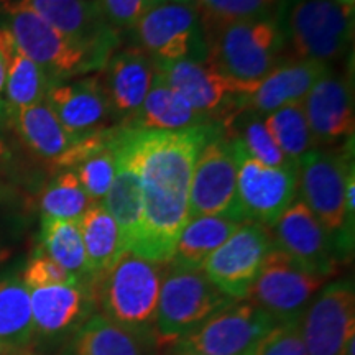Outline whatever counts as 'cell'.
I'll return each instance as SVG.
<instances>
[{"mask_svg":"<svg viewBox=\"0 0 355 355\" xmlns=\"http://www.w3.org/2000/svg\"><path fill=\"white\" fill-rule=\"evenodd\" d=\"M212 123L180 132L140 130L144 216L130 252L168 263L189 220V188L194 162Z\"/></svg>","mask_w":355,"mask_h":355,"instance_id":"6da1fadb","label":"cell"},{"mask_svg":"<svg viewBox=\"0 0 355 355\" xmlns=\"http://www.w3.org/2000/svg\"><path fill=\"white\" fill-rule=\"evenodd\" d=\"M168 263L127 250L107 272L89 279L92 300L102 316L153 343L159 290Z\"/></svg>","mask_w":355,"mask_h":355,"instance_id":"7a4b0ae2","label":"cell"},{"mask_svg":"<svg viewBox=\"0 0 355 355\" xmlns=\"http://www.w3.org/2000/svg\"><path fill=\"white\" fill-rule=\"evenodd\" d=\"M273 20L283 43V61L329 66L347 53L354 37V8L334 0H279Z\"/></svg>","mask_w":355,"mask_h":355,"instance_id":"3957f363","label":"cell"},{"mask_svg":"<svg viewBox=\"0 0 355 355\" xmlns=\"http://www.w3.org/2000/svg\"><path fill=\"white\" fill-rule=\"evenodd\" d=\"M206 60L241 94H248L283 63V43L273 17L239 20L202 33Z\"/></svg>","mask_w":355,"mask_h":355,"instance_id":"277c9868","label":"cell"},{"mask_svg":"<svg viewBox=\"0 0 355 355\" xmlns=\"http://www.w3.org/2000/svg\"><path fill=\"white\" fill-rule=\"evenodd\" d=\"M352 144L314 148L298 162L301 201L336 239L339 250H347L354 239L345 214V186L354 171Z\"/></svg>","mask_w":355,"mask_h":355,"instance_id":"5b68a950","label":"cell"},{"mask_svg":"<svg viewBox=\"0 0 355 355\" xmlns=\"http://www.w3.org/2000/svg\"><path fill=\"white\" fill-rule=\"evenodd\" d=\"M232 301L237 300L212 285L202 268H178L168 263L159 290L153 343L162 349L175 347L184 336Z\"/></svg>","mask_w":355,"mask_h":355,"instance_id":"8992f818","label":"cell"},{"mask_svg":"<svg viewBox=\"0 0 355 355\" xmlns=\"http://www.w3.org/2000/svg\"><path fill=\"white\" fill-rule=\"evenodd\" d=\"M220 216L241 222L237 209V162L232 144L212 123L194 162L189 188V219Z\"/></svg>","mask_w":355,"mask_h":355,"instance_id":"52a82bcc","label":"cell"},{"mask_svg":"<svg viewBox=\"0 0 355 355\" xmlns=\"http://www.w3.org/2000/svg\"><path fill=\"white\" fill-rule=\"evenodd\" d=\"M329 279L327 275L304 268L282 248L273 245L245 300L268 313L277 322L298 319Z\"/></svg>","mask_w":355,"mask_h":355,"instance_id":"ba28073f","label":"cell"},{"mask_svg":"<svg viewBox=\"0 0 355 355\" xmlns=\"http://www.w3.org/2000/svg\"><path fill=\"white\" fill-rule=\"evenodd\" d=\"M26 10L55 26L92 58L97 69L107 64L119 35L105 21L96 0H0V12Z\"/></svg>","mask_w":355,"mask_h":355,"instance_id":"9c48e42d","label":"cell"},{"mask_svg":"<svg viewBox=\"0 0 355 355\" xmlns=\"http://www.w3.org/2000/svg\"><path fill=\"white\" fill-rule=\"evenodd\" d=\"M230 144L237 162L239 219L272 229L298 194V168L266 166L235 140Z\"/></svg>","mask_w":355,"mask_h":355,"instance_id":"30bf717a","label":"cell"},{"mask_svg":"<svg viewBox=\"0 0 355 355\" xmlns=\"http://www.w3.org/2000/svg\"><path fill=\"white\" fill-rule=\"evenodd\" d=\"M132 30L137 48L155 63L207 58L198 13L188 2H163L150 7Z\"/></svg>","mask_w":355,"mask_h":355,"instance_id":"8fae6325","label":"cell"},{"mask_svg":"<svg viewBox=\"0 0 355 355\" xmlns=\"http://www.w3.org/2000/svg\"><path fill=\"white\" fill-rule=\"evenodd\" d=\"M275 324L268 313L250 301H232L173 349L199 355H247Z\"/></svg>","mask_w":355,"mask_h":355,"instance_id":"7c38bea8","label":"cell"},{"mask_svg":"<svg viewBox=\"0 0 355 355\" xmlns=\"http://www.w3.org/2000/svg\"><path fill=\"white\" fill-rule=\"evenodd\" d=\"M8 26L17 50L37 63L51 84L61 83L78 74L99 71L92 58L74 44L55 26L26 10L7 13Z\"/></svg>","mask_w":355,"mask_h":355,"instance_id":"4fadbf2b","label":"cell"},{"mask_svg":"<svg viewBox=\"0 0 355 355\" xmlns=\"http://www.w3.org/2000/svg\"><path fill=\"white\" fill-rule=\"evenodd\" d=\"M272 247V230L260 224L243 222L212 252L202 265V272L229 298L245 300Z\"/></svg>","mask_w":355,"mask_h":355,"instance_id":"5bb4252c","label":"cell"},{"mask_svg":"<svg viewBox=\"0 0 355 355\" xmlns=\"http://www.w3.org/2000/svg\"><path fill=\"white\" fill-rule=\"evenodd\" d=\"M308 355H339L355 336V291L352 282L340 279L318 293L300 318Z\"/></svg>","mask_w":355,"mask_h":355,"instance_id":"9a60e30c","label":"cell"},{"mask_svg":"<svg viewBox=\"0 0 355 355\" xmlns=\"http://www.w3.org/2000/svg\"><path fill=\"white\" fill-rule=\"evenodd\" d=\"M162 78L170 84L199 115L212 123L224 125L237 114L235 89L207 60H180L155 63Z\"/></svg>","mask_w":355,"mask_h":355,"instance_id":"2e32d148","label":"cell"},{"mask_svg":"<svg viewBox=\"0 0 355 355\" xmlns=\"http://www.w3.org/2000/svg\"><path fill=\"white\" fill-rule=\"evenodd\" d=\"M303 107L316 148L354 139V87L347 74L327 69L306 94Z\"/></svg>","mask_w":355,"mask_h":355,"instance_id":"e0dca14e","label":"cell"},{"mask_svg":"<svg viewBox=\"0 0 355 355\" xmlns=\"http://www.w3.org/2000/svg\"><path fill=\"white\" fill-rule=\"evenodd\" d=\"M140 162V130L122 127L117 140L115 176L102 204L117 222L127 250H132L139 241L144 216Z\"/></svg>","mask_w":355,"mask_h":355,"instance_id":"ac0fdd59","label":"cell"},{"mask_svg":"<svg viewBox=\"0 0 355 355\" xmlns=\"http://www.w3.org/2000/svg\"><path fill=\"white\" fill-rule=\"evenodd\" d=\"M273 229V245L282 248L304 268L327 277L336 273L339 252L336 239L301 199L288 206Z\"/></svg>","mask_w":355,"mask_h":355,"instance_id":"d6986e66","label":"cell"},{"mask_svg":"<svg viewBox=\"0 0 355 355\" xmlns=\"http://www.w3.org/2000/svg\"><path fill=\"white\" fill-rule=\"evenodd\" d=\"M44 101L64 130L76 140L114 128L117 121L97 74L74 83L53 84Z\"/></svg>","mask_w":355,"mask_h":355,"instance_id":"ffe728a7","label":"cell"},{"mask_svg":"<svg viewBox=\"0 0 355 355\" xmlns=\"http://www.w3.org/2000/svg\"><path fill=\"white\" fill-rule=\"evenodd\" d=\"M102 71L99 78L115 117L121 121V127L127 128L152 89L157 64L140 48L133 46L110 56Z\"/></svg>","mask_w":355,"mask_h":355,"instance_id":"44dd1931","label":"cell"},{"mask_svg":"<svg viewBox=\"0 0 355 355\" xmlns=\"http://www.w3.org/2000/svg\"><path fill=\"white\" fill-rule=\"evenodd\" d=\"M329 69L314 61H283L248 94H239L237 112L265 115L288 104L301 102L319 78Z\"/></svg>","mask_w":355,"mask_h":355,"instance_id":"7402d4cb","label":"cell"},{"mask_svg":"<svg viewBox=\"0 0 355 355\" xmlns=\"http://www.w3.org/2000/svg\"><path fill=\"white\" fill-rule=\"evenodd\" d=\"M30 304L35 331L43 336H58L86 319L94 306L87 283L51 285L30 290Z\"/></svg>","mask_w":355,"mask_h":355,"instance_id":"603a6c76","label":"cell"},{"mask_svg":"<svg viewBox=\"0 0 355 355\" xmlns=\"http://www.w3.org/2000/svg\"><path fill=\"white\" fill-rule=\"evenodd\" d=\"M212 123L199 115L170 84L155 74L152 89L127 128L145 132H180Z\"/></svg>","mask_w":355,"mask_h":355,"instance_id":"cb8c5ba5","label":"cell"},{"mask_svg":"<svg viewBox=\"0 0 355 355\" xmlns=\"http://www.w3.org/2000/svg\"><path fill=\"white\" fill-rule=\"evenodd\" d=\"M7 121L19 135L21 144L35 157L51 166H55L58 159L76 141L64 130L46 101L8 114Z\"/></svg>","mask_w":355,"mask_h":355,"instance_id":"d4e9b609","label":"cell"},{"mask_svg":"<svg viewBox=\"0 0 355 355\" xmlns=\"http://www.w3.org/2000/svg\"><path fill=\"white\" fill-rule=\"evenodd\" d=\"M89 279L99 277L112 266L127 248L123 245L117 222L102 202H92L78 219Z\"/></svg>","mask_w":355,"mask_h":355,"instance_id":"484cf974","label":"cell"},{"mask_svg":"<svg viewBox=\"0 0 355 355\" xmlns=\"http://www.w3.org/2000/svg\"><path fill=\"white\" fill-rule=\"evenodd\" d=\"M242 224L243 222L220 216L193 217L181 230L168 263L178 268H202L212 252L217 250Z\"/></svg>","mask_w":355,"mask_h":355,"instance_id":"4316f807","label":"cell"},{"mask_svg":"<svg viewBox=\"0 0 355 355\" xmlns=\"http://www.w3.org/2000/svg\"><path fill=\"white\" fill-rule=\"evenodd\" d=\"M71 355H144V340L102 314H96L78 331Z\"/></svg>","mask_w":355,"mask_h":355,"instance_id":"83f0119b","label":"cell"},{"mask_svg":"<svg viewBox=\"0 0 355 355\" xmlns=\"http://www.w3.org/2000/svg\"><path fill=\"white\" fill-rule=\"evenodd\" d=\"M33 332L30 290L19 277L0 279V343L21 349Z\"/></svg>","mask_w":355,"mask_h":355,"instance_id":"f1b7e54d","label":"cell"},{"mask_svg":"<svg viewBox=\"0 0 355 355\" xmlns=\"http://www.w3.org/2000/svg\"><path fill=\"white\" fill-rule=\"evenodd\" d=\"M220 128L227 139L237 141L243 152L259 159L263 165L273 168H298V165L291 163L275 144L261 115L243 110V112L234 114Z\"/></svg>","mask_w":355,"mask_h":355,"instance_id":"f546056e","label":"cell"},{"mask_svg":"<svg viewBox=\"0 0 355 355\" xmlns=\"http://www.w3.org/2000/svg\"><path fill=\"white\" fill-rule=\"evenodd\" d=\"M42 245L43 254H46L51 260H55L64 270H68L79 282H81V278L89 282L86 252H84L78 220L43 217Z\"/></svg>","mask_w":355,"mask_h":355,"instance_id":"4dcf8cb0","label":"cell"},{"mask_svg":"<svg viewBox=\"0 0 355 355\" xmlns=\"http://www.w3.org/2000/svg\"><path fill=\"white\" fill-rule=\"evenodd\" d=\"M51 86L53 84L44 71L24 53L15 50L8 64L6 89H3L6 115L43 102Z\"/></svg>","mask_w":355,"mask_h":355,"instance_id":"1f68e13d","label":"cell"},{"mask_svg":"<svg viewBox=\"0 0 355 355\" xmlns=\"http://www.w3.org/2000/svg\"><path fill=\"white\" fill-rule=\"evenodd\" d=\"M265 127L272 133L275 144L291 163L298 162L311 150L316 148L313 133L309 130L303 101L288 104L263 117Z\"/></svg>","mask_w":355,"mask_h":355,"instance_id":"d6a6232c","label":"cell"},{"mask_svg":"<svg viewBox=\"0 0 355 355\" xmlns=\"http://www.w3.org/2000/svg\"><path fill=\"white\" fill-rule=\"evenodd\" d=\"M92 201L79 183L76 173L66 170L58 175L44 189L40 207L43 217L63 220H78Z\"/></svg>","mask_w":355,"mask_h":355,"instance_id":"836d02e7","label":"cell"},{"mask_svg":"<svg viewBox=\"0 0 355 355\" xmlns=\"http://www.w3.org/2000/svg\"><path fill=\"white\" fill-rule=\"evenodd\" d=\"M278 2L279 0H196L194 10L202 33H206L232 21L273 17Z\"/></svg>","mask_w":355,"mask_h":355,"instance_id":"e575fe53","label":"cell"},{"mask_svg":"<svg viewBox=\"0 0 355 355\" xmlns=\"http://www.w3.org/2000/svg\"><path fill=\"white\" fill-rule=\"evenodd\" d=\"M121 130L122 127H119L112 139L89 153L73 170L92 202H101L114 181L117 165V140Z\"/></svg>","mask_w":355,"mask_h":355,"instance_id":"d590c367","label":"cell"},{"mask_svg":"<svg viewBox=\"0 0 355 355\" xmlns=\"http://www.w3.org/2000/svg\"><path fill=\"white\" fill-rule=\"evenodd\" d=\"M247 355H308L300 329V318L277 322Z\"/></svg>","mask_w":355,"mask_h":355,"instance_id":"8d00e7d4","label":"cell"},{"mask_svg":"<svg viewBox=\"0 0 355 355\" xmlns=\"http://www.w3.org/2000/svg\"><path fill=\"white\" fill-rule=\"evenodd\" d=\"M21 282L25 283L28 290H33V288L51 285H69V283H76L79 279L73 277L60 263H56L55 260H51L46 254L38 252L26 265Z\"/></svg>","mask_w":355,"mask_h":355,"instance_id":"74e56055","label":"cell"},{"mask_svg":"<svg viewBox=\"0 0 355 355\" xmlns=\"http://www.w3.org/2000/svg\"><path fill=\"white\" fill-rule=\"evenodd\" d=\"M96 3L105 21L117 33L132 30L146 10L144 0H96Z\"/></svg>","mask_w":355,"mask_h":355,"instance_id":"f35d334b","label":"cell"},{"mask_svg":"<svg viewBox=\"0 0 355 355\" xmlns=\"http://www.w3.org/2000/svg\"><path fill=\"white\" fill-rule=\"evenodd\" d=\"M15 50L17 46L10 32L7 28H0V119L2 121H7L6 104H3V89H6L8 64H10L12 55Z\"/></svg>","mask_w":355,"mask_h":355,"instance_id":"ab89813d","label":"cell"},{"mask_svg":"<svg viewBox=\"0 0 355 355\" xmlns=\"http://www.w3.org/2000/svg\"><path fill=\"white\" fill-rule=\"evenodd\" d=\"M2 119H0V125H2ZM10 158V148H8L6 139H3L2 135V130H0V162H3V159Z\"/></svg>","mask_w":355,"mask_h":355,"instance_id":"60d3db41","label":"cell"},{"mask_svg":"<svg viewBox=\"0 0 355 355\" xmlns=\"http://www.w3.org/2000/svg\"><path fill=\"white\" fill-rule=\"evenodd\" d=\"M339 355H355V336L349 337Z\"/></svg>","mask_w":355,"mask_h":355,"instance_id":"b9f144b4","label":"cell"},{"mask_svg":"<svg viewBox=\"0 0 355 355\" xmlns=\"http://www.w3.org/2000/svg\"><path fill=\"white\" fill-rule=\"evenodd\" d=\"M13 350H15V347H12V345L0 343V355H8L10 352H13Z\"/></svg>","mask_w":355,"mask_h":355,"instance_id":"7bdbcfd3","label":"cell"},{"mask_svg":"<svg viewBox=\"0 0 355 355\" xmlns=\"http://www.w3.org/2000/svg\"><path fill=\"white\" fill-rule=\"evenodd\" d=\"M334 2H337L339 6H343V7H347V8L355 7V0H334Z\"/></svg>","mask_w":355,"mask_h":355,"instance_id":"ee69618b","label":"cell"},{"mask_svg":"<svg viewBox=\"0 0 355 355\" xmlns=\"http://www.w3.org/2000/svg\"><path fill=\"white\" fill-rule=\"evenodd\" d=\"M163 2H165V0H144L146 10H148L150 7H155V6H158V3H163Z\"/></svg>","mask_w":355,"mask_h":355,"instance_id":"f6af8a7d","label":"cell"},{"mask_svg":"<svg viewBox=\"0 0 355 355\" xmlns=\"http://www.w3.org/2000/svg\"><path fill=\"white\" fill-rule=\"evenodd\" d=\"M8 355H35L30 352V350H24V349H15L13 352H10Z\"/></svg>","mask_w":355,"mask_h":355,"instance_id":"bcb514c9","label":"cell"},{"mask_svg":"<svg viewBox=\"0 0 355 355\" xmlns=\"http://www.w3.org/2000/svg\"><path fill=\"white\" fill-rule=\"evenodd\" d=\"M168 355H199V354H193V352H183V350H176V349H173L170 354Z\"/></svg>","mask_w":355,"mask_h":355,"instance_id":"7dc6e473","label":"cell"},{"mask_svg":"<svg viewBox=\"0 0 355 355\" xmlns=\"http://www.w3.org/2000/svg\"><path fill=\"white\" fill-rule=\"evenodd\" d=\"M175 2H189V0H175Z\"/></svg>","mask_w":355,"mask_h":355,"instance_id":"c3c4849f","label":"cell"},{"mask_svg":"<svg viewBox=\"0 0 355 355\" xmlns=\"http://www.w3.org/2000/svg\"><path fill=\"white\" fill-rule=\"evenodd\" d=\"M2 257H3V255H2V254H0V260H2Z\"/></svg>","mask_w":355,"mask_h":355,"instance_id":"681fc988","label":"cell"}]
</instances>
